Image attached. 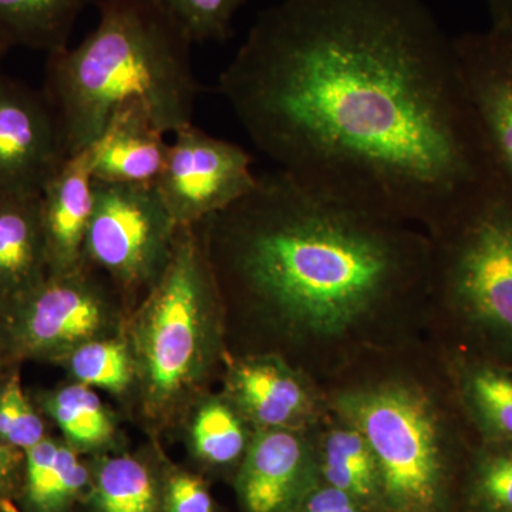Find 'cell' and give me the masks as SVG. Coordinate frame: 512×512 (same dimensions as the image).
<instances>
[{
    "label": "cell",
    "instance_id": "1",
    "mask_svg": "<svg viewBox=\"0 0 512 512\" xmlns=\"http://www.w3.org/2000/svg\"><path fill=\"white\" fill-rule=\"evenodd\" d=\"M218 90L279 171L343 207L431 234L501 181L424 0H279Z\"/></svg>",
    "mask_w": 512,
    "mask_h": 512
},
{
    "label": "cell",
    "instance_id": "2",
    "mask_svg": "<svg viewBox=\"0 0 512 512\" xmlns=\"http://www.w3.org/2000/svg\"><path fill=\"white\" fill-rule=\"evenodd\" d=\"M204 227L218 285L308 338H342L429 293L430 237L279 170Z\"/></svg>",
    "mask_w": 512,
    "mask_h": 512
},
{
    "label": "cell",
    "instance_id": "3",
    "mask_svg": "<svg viewBox=\"0 0 512 512\" xmlns=\"http://www.w3.org/2000/svg\"><path fill=\"white\" fill-rule=\"evenodd\" d=\"M80 45L47 55L45 92L67 156L99 137L114 110L138 101L165 134L194 124L201 86L190 37L153 0H96Z\"/></svg>",
    "mask_w": 512,
    "mask_h": 512
},
{
    "label": "cell",
    "instance_id": "4",
    "mask_svg": "<svg viewBox=\"0 0 512 512\" xmlns=\"http://www.w3.org/2000/svg\"><path fill=\"white\" fill-rule=\"evenodd\" d=\"M204 222L178 227L170 262L134 316L128 348L147 409L156 416L190 392L214 345L221 288Z\"/></svg>",
    "mask_w": 512,
    "mask_h": 512
},
{
    "label": "cell",
    "instance_id": "5",
    "mask_svg": "<svg viewBox=\"0 0 512 512\" xmlns=\"http://www.w3.org/2000/svg\"><path fill=\"white\" fill-rule=\"evenodd\" d=\"M333 410L363 434L384 512H450L453 461L439 409L420 387L389 380L343 390Z\"/></svg>",
    "mask_w": 512,
    "mask_h": 512
},
{
    "label": "cell",
    "instance_id": "6",
    "mask_svg": "<svg viewBox=\"0 0 512 512\" xmlns=\"http://www.w3.org/2000/svg\"><path fill=\"white\" fill-rule=\"evenodd\" d=\"M429 292L512 352V192L500 181L431 232Z\"/></svg>",
    "mask_w": 512,
    "mask_h": 512
},
{
    "label": "cell",
    "instance_id": "7",
    "mask_svg": "<svg viewBox=\"0 0 512 512\" xmlns=\"http://www.w3.org/2000/svg\"><path fill=\"white\" fill-rule=\"evenodd\" d=\"M177 231L156 183L94 180L84 265L100 269L124 291L148 292L170 262Z\"/></svg>",
    "mask_w": 512,
    "mask_h": 512
},
{
    "label": "cell",
    "instance_id": "8",
    "mask_svg": "<svg viewBox=\"0 0 512 512\" xmlns=\"http://www.w3.org/2000/svg\"><path fill=\"white\" fill-rule=\"evenodd\" d=\"M111 316L109 295L84 265L49 275L35 289L0 305V353L13 359H56L96 339Z\"/></svg>",
    "mask_w": 512,
    "mask_h": 512
},
{
    "label": "cell",
    "instance_id": "9",
    "mask_svg": "<svg viewBox=\"0 0 512 512\" xmlns=\"http://www.w3.org/2000/svg\"><path fill=\"white\" fill-rule=\"evenodd\" d=\"M256 183L248 151L191 124L174 133L156 187L175 224L187 227L227 210Z\"/></svg>",
    "mask_w": 512,
    "mask_h": 512
},
{
    "label": "cell",
    "instance_id": "10",
    "mask_svg": "<svg viewBox=\"0 0 512 512\" xmlns=\"http://www.w3.org/2000/svg\"><path fill=\"white\" fill-rule=\"evenodd\" d=\"M67 158L45 92L0 72V197L42 194Z\"/></svg>",
    "mask_w": 512,
    "mask_h": 512
},
{
    "label": "cell",
    "instance_id": "11",
    "mask_svg": "<svg viewBox=\"0 0 512 512\" xmlns=\"http://www.w3.org/2000/svg\"><path fill=\"white\" fill-rule=\"evenodd\" d=\"M454 46L498 175L512 192V30L491 25L454 37Z\"/></svg>",
    "mask_w": 512,
    "mask_h": 512
},
{
    "label": "cell",
    "instance_id": "12",
    "mask_svg": "<svg viewBox=\"0 0 512 512\" xmlns=\"http://www.w3.org/2000/svg\"><path fill=\"white\" fill-rule=\"evenodd\" d=\"M319 481L316 448L302 430L259 429L235 488L242 512H292Z\"/></svg>",
    "mask_w": 512,
    "mask_h": 512
},
{
    "label": "cell",
    "instance_id": "13",
    "mask_svg": "<svg viewBox=\"0 0 512 512\" xmlns=\"http://www.w3.org/2000/svg\"><path fill=\"white\" fill-rule=\"evenodd\" d=\"M229 402L256 429L303 430L319 403L306 380L274 356L252 357L232 367Z\"/></svg>",
    "mask_w": 512,
    "mask_h": 512
},
{
    "label": "cell",
    "instance_id": "14",
    "mask_svg": "<svg viewBox=\"0 0 512 512\" xmlns=\"http://www.w3.org/2000/svg\"><path fill=\"white\" fill-rule=\"evenodd\" d=\"M94 208V178L87 150L67 158L40 194L49 275L84 266V241Z\"/></svg>",
    "mask_w": 512,
    "mask_h": 512
},
{
    "label": "cell",
    "instance_id": "15",
    "mask_svg": "<svg viewBox=\"0 0 512 512\" xmlns=\"http://www.w3.org/2000/svg\"><path fill=\"white\" fill-rule=\"evenodd\" d=\"M165 133L143 103L114 110L99 137L87 148L94 180L103 183H156L168 147Z\"/></svg>",
    "mask_w": 512,
    "mask_h": 512
},
{
    "label": "cell",
    "instance_id": "16",
    "mask_svg": "<svg viewBox=\"0 0 512 512\" xmlns=\"http://www.w3.org/2000/svg\"><path fill=\"white\" fill-rule=\"evenodd\" d=\"M49 276L40 195L0 197V305Z\"/></svg>",
    "mask_w": 512,
    "mask_h": 512
},
{
    "label": "cell",
    "instance_id": "17",
    "mask_svg": "<svg viewBox=\"0 0 512 512\" xmlns=\"http://www.w3.org/2000/svg\"><path fill=\"white\" fill-rule=\"evenodd\" d=\"M315 448L320 481L349 494L367 512H384L376 457L359 430L339 420Z\"/></svg>",
    "mask_w": 512,
    "mask_h": 512
},
{
    "label": "cell",
    "instance_id": "18",
    "mask_svg": "<svg viewBox=\"0 0 512 512\" xmlns=\"http://www.w3.org/2000/svg\"><path fill=\"white\" fill-rule=\"evenodd\" d=\"M90 481L74 448L46 437L25 451L23 507L26 512H64Z\"/></svg>",
    "mask_w": 512,
    "mask_h": 512
},
{
    "label": "cell",
    "instance_id": "19",
    "mask_svg": "<svg viewBox=\"0 0 512 512\" xmlns=\"http://www.w3.org/2000/svg\"><path fill=\"white\" fill-rule=\"evenodd\" d=\"M92 0H0V36L10 47L59 52Z\"/></svg>",
    "mask_w": 512,
    "mask_h": 512
},
{
    "label": "cell",
    "instance_id": "20",
    "mask_svg": "<svg viewBox=\"0 0 512 512\" xmlns=\"http://www.w3.org/2000/svg\"><path fill=\"white\" fill-rule=\"evenodd\" d=\"M90 495L97 512H164L163 485L146 464L130 456L101 461Z\"/></svg>",
    "mask_w": 512,
    "mask_h": 512
},
{
    "label": "cell",
    "instance_id": "21",
    "mask_svg": "<svg viewBox=\"0 0 512 512\" xmlns=\"http://www.w3.org/2000/svg\"><path fill=\"white\" fill-rule=\"evenodd\" d=\"M460 393L484 441H512V370L485 363L468 366Z\"/></svg>",
    "mask_w": 512,
    "mask_h": 512
},
{
    "label": "cell",
    "instance_id": "22",
    "mask_svg": "<svg viewBox=\"0 0 512 512\" xmlns=\"http://www.w3.org/2000/svg\"><path fill=\"white\" fill-rule=\"evenodd\" d=\"M245 421L228 400L211 399L202 404L191 427L195 456L211 467L224 468L241 463L252 439L248 436Z\"/></svg>",
    "mask_w": 512,
    "mask_h": 512
},
{
    "label": "cell",
    "instance_id": "23",
    "mask_svg": "<svg viewBox=\"0 0 512 512\" xmlns=\"http://www.w3.org/2000/svg\"><path fill=\"white\" fill-rule=\"evenodd\" d=\"M464 512H512V441H485L468 467Z\"/></svg>",
    "mask_w": 512,
    "mask_h": 512
},
{
    "label": "cell",
    "instance_id": "24",
    "mask_svg": "<svg viewBox=\"0 0 512 512\" xmlns=\"http://www.w3.org/2000/svg\"><path fill=\"white\" fill-rule=\"evenodd\" d=\"M45 409L72 447L103 446L113 434L109 413L97 394L84 384H70L50 394Z\"/></svg>",
    "mask_w": 512,
    "mask_h": 512
},
{
    "label": "cell",
    "instance_id": "25",
    "mask_svg": "<svg viewBox=\"0 0 512 512\" xmlns=\"http://www.w3.org/2000/svg\"><path fill=\"white\" fill-rule=\"evenodd\" d=\"M64 357L77 383L87 387L120 393L127 389L133 377V357L127 343L121 340L93 339Z\"/></svg>",
    "mask_w": 512,
    "mask_h": 512
},
{
    "label": "cell",
    "instance_id": "26",
    "mask_svg": "<svg viewBox=\"0 0 512 512\" xmlns=\"http://www.w3.org/2000/svg\"><path fill=\"white\" fill-rule=\"evenodd\" d=\"M190 37L192 43L222 42L247 0H153Z\"/></svg>",
    "mask_w": 512,
    "mask_h": 512
},
{
    "label": "cell",
    "instance_id": "27",
    "mask_svg": "<svg viewBox=\"0 0 512 512\" xmlns=\"http://www.w3.org/2000/svg\"><path fill=\"white\" fill-rule=\"evenodd\" d=\"M46 439L45 424L25 396L18 373L0 384V444L26 451Z\"/></svg>",
    "mask_w": 512,
    "mask_h": 512
},
{
    "label": "cell",
    "instance_id": "28",
    "mask_svg": "<svg viewBox=\"0 0 512 512\" xmlns=\"http://www.w3.org/2000/svg\"><path fill=\"white\" fill-rule=\"evenodd\" d=\"M164 512H217L207 485L200 477L177 471L163 484Z\"/></svg>",
    "mask_w": 512,
    "mask_h": 512
},
{
    "label": "cell",
    "instance_id": "29",
    "mask_svg": "<svg viewBox=\"0 0 512 512\" xmlns=\"http://www.w3.org/2000/svg\"><path fill=\"white\" fill-rule=\"evenodd\" d=\"M292 512H367L355 498L319 481Z\"/></svg>",
    "mask_w": 512,
    "mask_h": 512
},
{
    "label": "cell",
    "instance_id": "30",
    "mask_svg": "<svg viewBox=\"0 0 512 512\" xmlns=\"http://www.w3.org/2000/svg\"><path fill=\"white\" fill-rule=\"evenodd\" d=\"M25 473V451L0 444V512H13L12 501Z\"/></svg>",
    "mask_w": 512,
    "mask_h": 512
},
{
    "label": "cell",
    "instance_id": "31",
    "mask_svg": "<svg viewBox=\"0 0 512 512\" xmlns=\"http://www.w3.org/2000/svg\"><path fill=\"white\" fill-rule=\"evenodd\" d=\"M491 16V25L512 30V0H485Z\"/></svg>",
    "mask_w": 512,
    "mask_h": 512
},
{
    "label": "cell",
    "instance_id": "32",
    "mask_svg": "<svg viewBox=\"0 0 512 512\" xmlns=\"http://www.w3.org/2000/svg\"><path fill=\"white\" fill-rule=\"evenodd\" d=\"M10 49L9 43L0 36V64H2L3 57H5L6 53Z\"/></svg>",
    "mask_w": 512,
    "mask_h": 512
},
{
    "label": "cell",
    "instance_id": "33",
    "mask_svg": "<svg viewBox=\"0 0 512 512\" xmlns=\"http://www.w3.org/2000/svg\"><path fill=\"white\" fill-rule=\"evenodd\" d=\"M3 362H5V357H3L2 353H0V366L3 365Z\"/></svg>",
    "mask_w": 512,
    "mask_h": 512
}]
</instances>
